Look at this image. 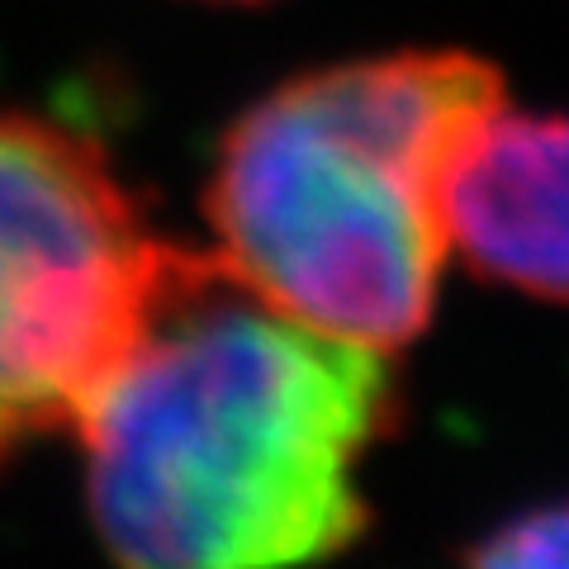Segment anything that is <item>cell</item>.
<instances>
[{
    "instance_id": "cell-1",
    "label": "cell",
    "mask_w": 569,
    "mask_h": 569,
    "mask_svg": "<svg viewBox=\"0 0 569 569\" xmlns=\"http://www.w3.org/2000/svg\"><path fill=\"white\" fill-rule=\"evenodd\" d=\"M395 418L385 351L305 328L190 252L71 427L123 569H309L370 527L361 466Z\"/></svg>"
},
{
    "instance_id": "cell-4",
    "label": "cell",
    "mask_w": 569,
    "mask_h": 569,
    "mask_svg": "<svg viewBox=\"0 0 569 569\" xmlns=\"http://www.w3.org/2000/svg\"><path fill=\"white\" fill-rule=\"evenodd\" d=\"M451 247L479 276L569 309V114L503 104L451 186Z\"/></svg>"
},
{
    "instance_id": "cell-2",
    "label": "cell",
    "mask_w": 569,
    "mask_h": 569,
    "mask_svg": "<svg viewBox=\"0 0 569 569\" xmlns=\"http://www.w3.org/2000/svg\"><path fill=\"white\" fill-rule=\"evenodd\" d=\"M498 67L399 48L280 81L233 119L209 171L213 261L313 332L399 351L432 323L451 186L503 110Z\"/></svg>"
},
{
    "instance_id": "cell-6",
    "label": "cell",
    "mask_w": 569,
    "mask_h": 569,
    "mask_svg": "<svg viewBox=\"0 0 569 569\" xmlns=\"http://www.w3.org/2000/svg\"><path fill=\"white\" fill-rule=\"evenodd\" d=\"M213 6H261V0H213Z\"/></svg>"
},
{
    "instance_id": "cell-5",
    "label": "cell",
    "mask_w": 569,
    "mask_h": 569,
    "mask_svg": "<svg viewBox=\"0 0 569 569\" xmlns=\"http://www.w3.org/2000/svg\"><path fill=\"white\" fill-rule=\"evenodd\" d=\"M466 569H569V498L512 512L470 550Z\"/></svg>"
},
{
    "instance_id": "cell-3",
    "label": "cell",
    "mask_w": 569,
    "mask_h": 569,
    "mask_svg": "<svg viewBox=\"0 0 569 569\" xmlns=\"http://www.w3.org/2000/svg\"><path fill=\"white\" fill-rule=\"evenodd\" d=\"M186 257L96 138L0 110V451L81 418Z\"/></svg>"
}]
</instances>
